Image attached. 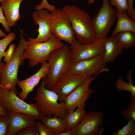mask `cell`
<instances>
[{"label":"cell","mask_w":135,"mask_h":135,"mask_svg":"<svg viewBox=\"0 0 135 135\" xmlns=\"http://www.w3.org/2000/svg\"><path fill=\"white\" fill-rule=\"evenodd\" d=\"M127 0H109L110 6L116 7V10L119 12L127 11Z\"/></svg>","instance_id":"cell-27"},{"label":"cell","mask_w":135,"mask_h":135,"mask_svg":"<svg viewBox=\"0 0 135 135\" xmlns=\"http://www.w3.org/2000/svg\"><path fill=\"white\" fill-rule=\"evenodd\" d=\"M16 135H39L36 124L18 132Z\"/></svg>","instance_id":"cell-30"},{"label":"cell","mask_w":135,"mask_h":135,"mask_svg":"<svg viewBox=\"0 0 135 135\" xmlns=\"http://www.w3.org/2000/svg\"><path fill=\"white\" fill-rule=\"evenodd\" d=\"M4 0H0V2H2Z\"/></svg>","instance_id":"cell-40"},{"label":"cell","mask_w":135,"mask_h":135,"mask_svg":"<svg viewBox=\"0 0 135 135\" xmlns=\"http://www.w3.org/2000/svg\"><path fill=\"white\" fill-rule=\"evenodd\" d=\"M36 124L39 135H56V134L42 122L36 121Z\"/></svg>","instance_id":"cell-29"},{"label":"cell","mask_w":135,"mask_h":135,"mask_svg":"<svg viewBox=\"0 0 135 135\" xmlns=\"http://www.w3.org/2000/svg\"><path fill=\"white\" fill-rule=\"evenodd\" d=\"M69 20L76 40L86 44L96 40L92 18L86 11L75 6H66L62 9Z\"/></svg>","instance_id":"cell-1"},{"label":"cell","mask_w":135,"mask_h":135,"mask_svg":"<svg viewBox=\"0 0 135 135\" xmlns=\"http://www.w3.org/2000/svg\"><path fill=\"white\" fill-rule=\"evenodd\" d=\"M132 69H130L126 74V79L128 82L124 80L122 77H120L116 81L115 86L116 89L119 92H128L130 93V96L135 97V86L132 83Z\"/></svg>","instance_id":"cell-22"},{"label":"cell","mask_w":135,"mask_h":135,"mask_svg":"<svg viewBox=\"0 0 135 135\" xmlns=\"http://www.w3.org/2000/svg\"><path fill=\"white\" fill-rule=\"evenodd\" d=\"M134 0H127V12L129 17L135 21V10L133 7Z\"/></svg>","instance_id":"cell-33"},{"label":"cell","mask_w":135,"mask_h":135,"mask_svg":"<svg viewBox=\"0 0 135 135\" xmlns=\"http://www.w3.org/2000/svg\"><path fill=\"white\" fill-rule=\"evenodd\" d=\"M135 120L132 119L128 120L127 124L121 129L113 133L112 135H135Z\"/></svg>","instance_id":"cell-25"},{"label":"cell","mask_w":135,"mask_h":135,"mask_svg":"<svg viewBox=\"0 0 135 135\" xmlns=\"http://www.w3.org/2000/svg\"><path fill=\"white\" fill-rule=\"evenodd\" d=\"M50 14L52 34L62 41L71 44L76 38L70 22L62 9L56 8Z\"/></svg>","instance_id":"cell-9"},{"label":"cell","mask_w":135,"mask_h":135,"mask_svg":"<svg viewBox=\"0 0 135 135\" xmlns=\"http://www.w3.org/2000/svg\"><path fill=\"white\" fill-rule=\"evenodd\" d=\"M15 45L14 44H11L9 46L7 50L5 52L4 56V61L6 64L8 63L11 59L13 54Z\"/></svg>","instance_id":"cell-32"},{"label":"cell","mask_w":135,"mask_h":135,"mask_svg":"<svg viewBox=\"0 0 135 135\" xmlns=\"http://www.w3.org/2000/svg\"><path fill=\"white\" fill-rule=\"evenodd\" d=\"M123 49L117 41L115 36L106 37L104 44L103 59L106 64L114 62L122 53Z\"/></svg>","instance_id":"cell-18"},{"label":"cell","mask_w":135,"mask_h":135,"mask_svg":"<svg viewBox=\"0 0 135 135\" xmlns=\"http://www.w3.org/2000/svg\"><path fill=\"white\" fill-rule=\"evenodd\" d=\"M41 121L56 135L68 129L64 119L56 116H53V117L44 116Z\"/></svg>","instance_id":"cell-20"},{"label":"cell","mask_w":135,"mask_h":135,"mask_svg":"<svg viewBox=\"0 0 135 135\" xmlns=\"http://www.w3.org/2000/svg\"><path fill=\"white\" fill-rule=\"evenodd\" d=\"M23 0H4L1 2L6 21L10 27L14 26L21 18L20 8Z\"/></svg>","instance_id":"cell-17"},{"label":"cell","mask_w":135,"mask_h":135,"mask_svg":"<svg viewBox=\"0 0 135 135\" xmlns=\"http://www.w3.org/2000/svg\"><path fill=\"white\" fill-rule=\"evenodd\" d=\"M9 130L8 135H16L22 130L36 124L37 119L34 116L22 113H8Z\"/></svg>","instance_id":"cell-16"},{"label":"cell","mask_w":135,"mask_h":135,"mask_svg":"<svg viewBox=\"0 0 135 135\" xmlns=\"http://www.w3.org/2000/svg\"><path fill=\"white\" fill-rule=\"evenodd\" d=\"M98 75L88 77L66 97L63 102L68 113L78 107L84 108L86 101L93 92L90 85Z\"/></svg>","instance_id":"cell-10"},{"label":"cell","mask_w":135,"mask_h":135,"mask_svg":"<svg viewBox=\"0 0 135 135\" xmlns=\"http://www.w3.org/2000/svg\"><path fill=\"white\" fill-rule=\"evenodd\" d=\"M104 116L100 112L93 111L86 114L76 127L72 130L73 135H97L100 131Z\"/></svg>","instance_id":"cell-12"},{"label":"cell","mask_w":135,"mask_h":135,"mask_svg":"<svg viewBox=\"0 0 135 135\" xmlns=\"http://www.w3.org/2000/svg\"><path fill=\"white\" fill-rule=\"evenodd\" d=\"M62 41L52 34L48 41L42 42H34L29 43L28 42L24 50L22 57L23 64L24 60H29L31 67L37 66L38 64L47 62L50 54L53 51L64 45Z\"/></svg>","instance_id":"cell-5"},{"label":"cell","mask_w":135,"mask_h":135,"mask_svg":"<svg viewBox=\"0 0 135 135\" xmlns=\"http://www.w3.org/2000/svg\"><path fill=\"white\" fill-rule=\"evenodd\" d=\"M35 8L36 10L44 9L51 12L56 8L54 5L50 4L47 0H42L40 4L36 6Z\"/></svg>","instance_id":"cell-31"},{"label":"cell","mask_w":135,"mask_h":135,"mask_svg":"<svg viewBox=\"0 0 135 135\" xmlns=\"http://www.w3.org/2000/svg\"><path fill=\"white\" fill-rule=\"evenodd\" d=\"M115 36L123 49H127L135 45V33L130 31H123L118 33Z\"/></svg>","instance_id":"cell-23"},{"label":"cell","mask_w":135,"mask_h":135,"mask_svg":"<svg viewBox=\"0 0 135 135\" xmlns=\"http://www.w3.org/2000/svg\"><path fill=\"white\" fill-rule=\"evenodd\" d=\"M102 5L92 18L96 40L106 37L115 21L116 10L110 5L109 0H102Z\"/></svg>","instance_id":"cell-7"},{"label":"cell","mask_w":135,"mask_h":135,"mask_svg":"<svg viewBox=\"0 0 135 135\" xmlns=\"http://www.w3.org/2000/svg\"><path fill=\"white\" fill-rule=\"evenodd\" d=\"M32 99L36 101L34 104L43 116H56L64 118L68 113L64 102H60L57 94L46 88L42 79Z\"/></svg>","instance_id":"cell-3"},{"label":"cell","mask_w":135,"mask_h":135,"mask_svg":"<svg viewBox=\"0 0 135 135\" xmlns=\"http://www.w3.org/2000/svg\"><path fill=\"white\" fill-rule=\"evenodd\" d=\"M106 38L86 44L80 43L75 38L69 46L72 65L80 61L95 57L103 53Z\"/></svg>","instance_id":"cell-8"},{"label":"cell","mask_w":135,"mask_h":135,"mask_svg":"<svg viewBox=\"0 0 135 135\" xmlns=\"http://www.w3.org/2000/svg\"><path fill=\"white\" fill-rule=\"evenodd\" d=\"M96 0H88V2L89 4H93L95 1Z\"/></svg>","instance_id":"cell-39"},{"label":"cell","mask_w":135,"mask_h":135,"mask_svg":"<svg viewBox=\"0 0 135 135\" xmlns=\"http://www.w3.org/2000/svg\"><path fill=\"white\" fill-rule=\"evenodd\" d=\"M16 35L14 32H10L0 40V62H2V59L4 57L5 50L7 46L15 39Z\"/></svg>","instance_id":"cell-26"},{"label":"cell","mask_w":135,"mask_h":135,"mask_svg":"<svg viewBox=\"0 0 135 135\" xmlns=\"http://www.w3.org/2000/svg\"><path fill=\"white\" fill-rule=\"evenodd\" d=\"M130 97L131 100L127 108L120 112L125 120L132 119L135 121V97L131 96Z\"/></svg>","instance_id":"cell-24"},{"label":"cell","mask_w":135,"mask_h":135,"mask_svg":"<svg viewBox=\"0 0 135 135\" xmlns=\"http://www.w3.org/2000/svg\"><path fill=\"white\" fill-rule=\"evenodd\" d=\"M39 70L30 77L18 81L17 84L21 89L18 93V97L25 101L27 99L28 95L32 92L34 87L38 85L41 79L45 77L48 74L49 68L48 62H46L42 64Z\"/></svg>","instance_id":"cell-15"},{"label":"cell","mask_w":135,"mask_h":135,"mask_svg":"<svg viewBox=\"0 0 135 135\" xmlns=\"http://www.w3.org/2000/svg\"><path fill=\"white\" fill-rule=\"evenodd\" d=\"M103 54L104 52L95 57L72 65L69 73L88 77L108 71L106 64L103 60Z\"/></svg>","instance_id":"cell-11"},{"label":"cell","mask_w":135,"mask_h":135,"mask_svg":"<svg viewBox=\"0 0 135 135\" xmlns=\"http://www.w3.org/2000/svg\"><path fill=\"white\" fill-rule=\"evenodd\" d=\"M32 16L35 24L38 26L37 30L38 34L35 38H29L28 42H42L50 40L52 34L51 22L49 11L44 9L36 10L33 12Z\"/></svg>","instance_id":"cell-13"},{"label":"cell","mask_w":135,"mask_h":135,"mask_svg":"<svg viewBox=\"0 0 135 135\" xmlns=\"http://www.w3.org/2000/svg\"><path fill=\"white\" fill-rule=\"evenodd\" d=\"M7 114L8 113L0 105V114L7 116Z\"/></svg>","instance_id":"cell-36"},{"label":"cell","mask_w":135,"mask_h":135,"mask_svg":"<svg viewBox=\"0 0 135 135\" xmlns=\"http://www.w3.org/2000/svg\"><path fill=\"white\" fill-rule=\"evenodd\" d=\"M86 114L84 108L79 107L68 112L64 118L68 129L72 130L78 126Z\"/></svg>","instance_id":"cell-21"},{"label":"cell","mask_w":135,"mask_h":135,"mask_svg":"<svg viewBox=\"0 0 135 135\" xmlns=\"http://www.w3.org/2000/svg\"><path fill=\"white\" fill-rule=\"evenodd\" d=\"M49 70L42 79L46 88L51 90L64 76L69 73L72 65L70 50L67 44L52 52L48 61Z\"/></svg>","instance_id":"cell-2"},{"label":"cell","mask_w":135,"mask_h":135,"mask_svg":"<svg viewBox=\"0 0 135 135\" xmlns=\"http://www.w3.org/2000/svg\"><path fill=\"white\" fill-rule=\"evenodd\" d=\"M9 124L7 116L0 115V135H8Z\"/></svg>","instance_id":"cell-28"},{"label":"cell","mask_w":135,"mask_h":135,"mask_svg":"<svg viewBox=\"0 0 135 135\" xmlns=\"http://www.w3.org/2000/svg\"><path fill=\"white\" fill-rule=\"evenodd\" d=\"M88 78L69 73L62 78L51 90L57 94L59 101L63 102L66 97Z\"/></svg>","instance_id":"cell-14"},{"label":"cell","mask_w":135,"mask_h":135,"mask_svg":"<svg viewBox=\"0 0 135 135\" xmlns=\"http://www.w3.org/2000/svg\"><path fill=\"white\" fill-rule=\"evenodd\" d=\"M0 24H1L4 27L5 31L8 33L11 32L10 27L7 23L4 14L3 10L0 6Z\"/></svg>","instance_id":"cell-34"},{"label":"cell","mask_w":135,"mask_h":135,"mask_svg":"<svg viewBox=\"0 0 135 135\" xmlns=\"http://www.w3.org/2000/svg\"><path fill=\"white\" fill-rule=\"evenodd\" d=\"M57 135H73L72 130L68 129L59 133Z\"/></svg>","instance_id":"cell-35"},{"label":"cell","mask_w":135,"mask_h":135,"mask_svg":"<svg viewBox=\"0 0 135 135\" xmlns=\"http://www.w3.org/2000/svg\"><path fill=\"white\" fill-rule=\"evenodd\" d=\"M6 34L0 29V37H5L6 36Z\"/></svg>","instance_id":"cell-38"},{"label":"cell","mask_w":135,"mask_h":135,"mask_svg":"<svg viewBox=\"0 0 135 135\" xmlns=\"http://www.w3.org/2000/svg\"></svg>","instance_id":"cell-41"},{"label":"cell","mask_w":135,"mask_h":135,"mask_svg":"<svg viewBox=\"0 0 135 135\" xmlns=\"http://www.w3.org/2000/svg\"><path fill=\"white\" fill-rule=\"evenodd\" d=\"M20 40L18 45L15 47L14 53L10 60L6 64L2 71L0 86L6 90H11L16 94H18L16 85L19 81L18 78V70L20 66L23 64L22 61L23 52L28 43L24 37L23 31L20 29Z\"/></svg>","instance_id":"cell-4"},{"label":"cell","mask_w":135,"mask_h":135,"mask_svg":"<svg viewBox=\"0 0 135 135\" xmlns=\"http://www.w3.org/2000/svg\"><path fill=\"white\" fill-rule=\"evenodd\" d=\"M0 105L8 114L20 112L32 115L40 121L43 117L33 104L26 102L13 91L6 90L0 86Z\"/></svg>","instance_id":"cell-6"},{"label":"cell","mask_w":135,"mask_h":135,"mask_svg":"<svg viewBox=\"0 0 135 135\" xmlns=\"http://www.w3.org/2000/svg\"><path fill=\"white\" fill-rule=\"evenodd\" d=\"M117 22L111 36H115L122 32L130 31L135 33V22L128 16L127 11L119 12L116 10Z\"/></svg>","instance_id":"cell-19"},{"label":"cell","mask_w":135,"mask_h":135,"mask_svg":"<svg viewBox=\"0 0 135 135\" xmlns=\"http://www.w3.org/2000/svg\"><path fill=\"white\" fill-rule=\"evenodd\" d=\"M6 64V63L0 62V82L1 80V74L2 70Z\"/></svg>","instance_id":"cell-37"}]
</instances>
